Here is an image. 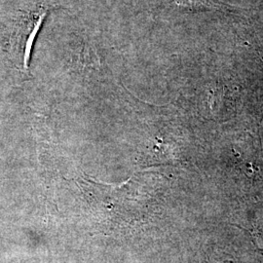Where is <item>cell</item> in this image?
I'll return each instance as SVG.
<instances>
[{
  "mask_svg": "<svg viewBox=\"0 0 263 263\" xmlns=\"http://www.w3.org/2000/svg\"><path fill=\"white\" fill-rule=\"evenodd\" d=\"M47 12L45 5H39L34 9L21 13L11 24L8 53L16 66L23 70L28 68L33 41L47 16Z\"/></svg>",
  "mask_w": 263,
  "mask_h": 263,
  "instance_id": "1",
  "label": "cell"
},
{
  "mask_svg": "<svg viewBox=\"0 0 263 263\" xmlns=\"http://www.w3.org/2000/svg\"><path fill=\"white\" fill-rule=\"evenodd\" d=\"M175 2L179 7L194 11L216 10L220 7L217 3L212 0H175Z\"/></svg>",
  "mask_w": 263,
  "mask_h": 263,
  "instance_id": "2",
  "label": "cell"
},
{
  "mask_svg": "<svg viewBox=\"0 0 263 263\" xmlns=\"http://www.w3.org/2000/svg\"><path fill=\"white\" fill-rule=\"evenodd\" d=\"M252 234V238L254 241V245L258 252H260L263 254V233L259 231H251L248 230Z\"/></svg>",
  "mask_w": 263,
  "mask_h": 263,
  "instance_id": "3",
  "label": "cell"
}]
</instances>
